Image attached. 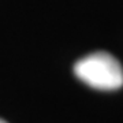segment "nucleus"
Here are the masks:
<instances>
[{
    "label": "nucleus",
    "mask_w": 123,
    "mask_h": 123,
    "mask_svg": "<svg viewBox=\"0 0 123 123\" xmlns=\"http://www.w3.org/2000/svg\"><path fill=\"white\" fill-rule=\"evenodd\" d=\"M79 81L98 90H116L123 86V68L118 59L108 52H94L74 64Z\"/></svg>",
    "instance_id": "f257e3e1"
},
{
    "label": "nucleus",
    "mask_w": 123,
    "mask_h": 123,
    "mask_svg": "<svg viewBox=\"0 0 123 123\" xmlns=\"http://www.w3.org/2000/svg\"><path fill=\"white\" fill-rule=\"evenodd\" d=\"M0 123H7L6 120H3V119H0Z\"/></svg>",
    "instance_id": "f03ea898"
}]
</instances>
